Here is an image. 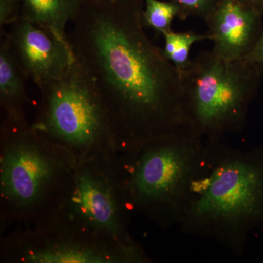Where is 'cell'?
I'll use <instances>...</instances> for the list:
<instances>
[{"mask_svg":"<svg viewBox=\"0 0 263 263\" xmlns=\"http://www.w3.org/2000/svg\"><path fill=\"white\" fill-rule=\"evenodd\" d=\"M143 0H83L67 34L98 88L119 153L186 125L179 72L145 32Z\"/></svg>","mask_w":263,"mask_h":263,"instance_id":"obj_1","label":"cell"},{"mask_svg":"<svg viewBox=\"0 0 263 263\" xmlns=\"http://www.w3.org/2000/svg\"><path fill=\"white\" fill-rule=\"evenodd\" d=\"M209 167L179 228L245 252L249 233L263 224V148L245 151L207 139Z\"/></svg>","mask_w":263,"mask_h":263,"instance_id":"obj_2","label":"cell"},{"mask_svg":"<svg viewBox=\"0 0 263 263\" xmlns=\"http://www.w3.org/2000/svg\"><path fill=\"white\" fill-rule=\"evenodd\" d=\"M78 160L40 135L25 117L0 125V234L53 215L70 190Z\"/></svg>","mask_w":263,"mask_h":263,"instance_id":"obj_3","label":"cell"},{"mask_svg":"<svg viewBox=\"0 0 263 263\" xmlns=\"http://www.w3.org/2000/svg\"><path fill=\"white\" fill-rule=\"evenodd\" d=\"M121 154L135 212L160 228L179 227L206 175V138L184 125Z\"/></svg>","mask_w":263,"mask_h":263,"instance_id":"obj_4","label":"cell"},{"mask_svg":"<svg viewBox=\"0 0 263 263\" xmlns=\"http://www.w3.org/2000/svg\"><path fill=\"white\" fill-rule=\"evenodd\" d=\"M179 75L186 126L206 139L242 130L261 76L253 65L202 51Z\"/></svg>","mask_w":263,"mask_h":263,"instance_id":"obj_5","label":"cell"},{"mask_svg":"<svg viewBox=\"0 0 263 263\" xmlns=\"http://www.w3.org/2000/svg\"><path fill=\"white\" fill-rule=\"evenodd\" d=\"M39 89L34 130L68 150L78 161L117 152L103 99L76 59L58 79Z\"/></svg>","mask_w":263,"mask_h":263,"instance_id":"obj_6","label":"cell"},{"mask_svg":"<svg viewBox=\"0 0 263 263\" xmlns=\"http://www.w3.org/2000/svg\"><path fill=\"white\" fill-rule=\"evenodd\" d=\"M133 212L124 158L112 152L78 161L65 200L46 219L136 247L129 230Z\"/></svg>","mask_w":263,"mask_h":263,"instance_id":"obj_7","label":"cell"},{"mask_svg":"<svg viewBox=\"0 0 263 263\" xmlns=\"http://www.w3.org/2000/svg\"><path fill=\"white\" fill-rule=\"evenodd\" d=\"M2 263H149L141 245L127 247L43 220L16 226L0 238Z\"/></svg>","mask_w":263,"mask_h":263,"instance_id":"obj_8","label":"cell"},{"mask_svg":"<svg viewBox=\"0 0 263 263\" xmlns=\"http://www.w3.org/2000/svg\"><path fill=\"white\" fill-rule=\"evenodd\" d=\"M8 37L21 68L38 88L58 79L76 61L70 43L41 24L19 18Z\"/></svg>","mask_w":263,"mask_h":263,"instance_id":"obj_9","label":"cell"},{"mask_svg":"<svg viewBox=\"0 0 263 263\" xmlns=\"http://www.w3.org/2000/svg\"><path fill=\"white\" fill-rule=\"evenodd\" d=\"M261 18L239 0H220L204 20L212 51L226 61L243 60L262 34Z\"/></svg>","mask_w":263,"mask_h":263,"instance_id":"obj_10","label":"cell"},{"mask_svg":"<svg viewBox=\"0 0 263 263\" xmlns=\"http://www.w3.org/2000/svg\"><path fill=\"white\" fill-rule=\"evenodd\" d=\"M10 45L8 33L0 41V106L4 117H23L24 107L31 103L25 83L27 80Z\"/></svg>","mask_w":263,"mask_h":263,"instance_id":"obj_11","label":"cell"},{"mask_svg":"<svg viewBox=\"0 0 263 263\" xmlns=\"http://www.w3.org/2000/svg\"><path fill=\"white\" fill-rule=\"evenodd\" d=\"M83 0H21L19 18L41 24L69 43L66 26L79 13Z\"/></svg>","mask_w":263,"mask_h":263,"instance_id":"obj_12","label":"cell"},{"mask_svg":"<svg viewBox=\"0 0 263 263\" xmlns=\"http://www.w3.org/2000/svg\"><path fill=\"white\" fill-rule=\"evenodd\" d=\"M164 45L162 50L164 56L174 65L179 74L186 70L191 63L190 59V50L195 43L209 40L206 34H197L193 31L175 32L169 31L162 34Z\"/></svg>","mask_w":263,"mask_h":263,"instance_id":"obj_13","label":"cell"},{"mask_svg":"<svg viewBox=\"0 0 263 263\" xmlns=\"http://www.w3.org/2000/svg\"><path fill=\"white\" fill-rule=\"evenodd\" d=\"M146 9L143 10L142 17L145 27L162 36L164 33L172 30L171 26L176 18L185 20L184 13L179 4L171 0H144Z\"/></svg>","mask_w":263,"mask_h":263,"instance_id":"obj_14","label":"cell"},{"mask_svg":"<svg viewBox=\"0 0 263 263\" xmlns=\"http://www.w3.org/2000/svg\"><path fill=\"white\" fill-rule=\"evenodd\" d=\"M183 10L185 17H197L205 20L220 0H174Z\"/></svg>","mask_w":263,"mask_h":263,"instance_id":"obj_15","label":"cell"},{"mask_svg":"<svg viewBox=\"0 0 263 263\" xmlns=\"http://www.w3.org/2000/svg\"><path fill=\"white\" fill-rule=\"evenodd\" d=\"M21 14V0H0V30L16 22Z\"/></svg>","mask_w":263,"mask_h":263,"instance_id":"obj_16","label":"cell"},{"mask_svg":"<svg viewBox=\"0 0 263 263\" xmlns=\"http://www.w3.org/2000/svg\"><path fill=\"white\" fill-rule=\"evenodd\" d=\"M245 60L253 65L260 75L263 74V31L258 41L246 57Z\"/></svg>","mask_w":263,"mask_h":263,"instance_id":"obj_17","label":"cell"},{"mask_svg":"<svg viewBox=\"0 0 263 263\" xmlns=\"http://www.w3.org/2000/svg\"><path fill=\"white\" fill-rule=\"evenodd\" d=\"M242 3L252 8L256 12L263 15V0H239Z\"/></svg>","mask_w":263,"mask_h":263,"instance_id":"obj_18","label":"cell"},{"mask_svg":"<svg viewBox=\"0 0 263 263\" xmlns=\"http://www.w3.org/2000/svg\"><path fill=\"white\" fill-rule=\"evenodd\" d=\"M95 1H103V2H119L122 0H95Z\"/></svg>","mask_w":263,"mask_h":263,"instance_id":"obj_19","label":"cell"}]
</instances>
